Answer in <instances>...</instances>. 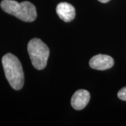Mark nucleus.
Returning a JSON list of instances; mask_svg holds the SVG:
<instances>
[{"label":"nucleus","instance_id":"obj_1","mask_svg":"<svg viewBox=\"0 0 126 126\" xmlns=\"http://www.w3.org/2000/svg\"><path fill=\"white\" fill-rule=\"evenodd\" d=\"M2 65L5 76L10 86L14 90H19L24 85V73L21 63L16 56L7 53L3 56Z\"/></svg>","mask_w":126,"mask_h":126},{"label":"nucleus","instance_id":"obj_8","mask_svg":"<svg viewBox=\"0 0 126 126\" xmlns=\"http://www.w3.org/2000/svg\"><path fill=\"white\" fill-rule=\"evenodd\" d=\"M99 1H100L101 3H107V2H108L110 0H98Z\"/></svg>","mask_w":126,"mask_h":126},{"label":"nucleus","instance_id":"obj_7","mask_svg":"<svg viewBox=\"0 0 126 126\" xmlns=\"http://www.w3.org/2000/svg\"><path fill=\"white\" fill-rule=\"evenodd\" d=\"M118 97L119 99L126 101V86L119 90V92L118 93Z\"/></svg>","mask_w":126,"mask_h":126},{"label":"nucleus","instance_id":"obj_6","mask_svg":"<svg viewBox=\"0 0 126 126\" xmlns=\"http://www.w3.org/2000/svg\"><path fill=\"white\" fill-rule=\"evenodd\" d=\"M56 13L63 21L69 23L73 20L76 16L75 8L67 2H61L56 7Z\"/></svg>","mask_w":126,"mask_h":126},{"label":"nucleus","instance_id":"obj_5","mask_svg":"<svg viewBox=\"0 0 126 126\" xmlns=\"http://www.w3.org/2000/svg\"><path fill=\"white\" fill-rule=\"evenodd\" d=\"M90 95L88 91L79 90L74 93L71 99L72 107L76 110H81L86 107L90 101Z\"/></svg>","mask_w":126,"mask_h":126},{"label":"nucleus","instance_id":"obj_3","mask_svg":"<svg viewBox=\"0 0 126 126\" xmlns=\"http://www.w3.org/2000/svg\"><path fill=\"white\" fill-rule=\"evenodd\" d=\"M27 51L34 67L41 70L46 67L50 50L47 45L41 39L34 38L30 41L27 45Z\"/></svg>","mask_w":126,"mask_h":126},{"label":"nucleus","instance_id":"obj_4","mask_svg":"<svg viewBox=\"0 0 126 126\" xmlns=\"http://www.w3.org/2000/svg\"><path fill=\"white\" fill-rule=\"evenodd\" d=\"M113 59L107 55H96L90 59L89 65L92 69L97 70H106L113 67Z\"/></svg>","mask_w":126,"mask_h":126},{"label":"nucleus","instance_id":"obj_2","mask_svg":"<svg viewBox=\"0 0 126 126\" xmlns=\"http://www.w3.org/2000/svg\"><path fill=\"white\" fill-rule=\"evenodd\" d=\"M0 6L4 12L24 22H33L37 16L35 6L30 1L18 3L14 0H3Z\"/></svg>","mask_w":126,"mask_h":126}]
</instances>
